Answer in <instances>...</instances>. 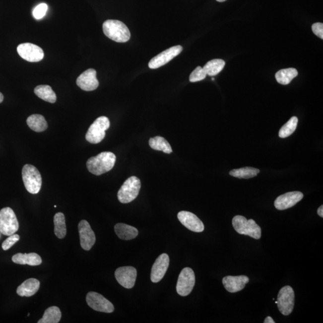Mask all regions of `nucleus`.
<instances>
[{
    "mask_svg": "<svg viewBox=\"0 0 323 323\" xmlns=\"http://www.w3.org/2000/svg\"><path fill=\"white\" fill-rule=\"evenodd\" d=\"M116 157L114 153L104 152L92 157L86 162V167L90 173L100 176L114 167Z\"/></svg>",
    "mask_w": 323,
    "mask_h": 323,
    "instance_id": "f257e3e1",
    "label": "nucleus"
},
{
    "mask_svg": "<svg viewBox=\"0 0 323 323\" xmlns=\"http://www.w3.org/2000/svg\"><path fill=\"white\" fill-rule=\"evenodd\" d=\"M103 29L104 34L116 42L125 43L130 39L129 29L120 20H107L104 22Z\"/></svg>",
    "mask_w": 323,
    "mask_h": 323,
    "instance_id": "f03ea898",
    "label": "nucleus"
},
{
    "mask_svg": "<svg viewBox=\"0 0 323 323\" xmlns=\"http://www.w3.org/2000/svg\"><path fill=\"white\" fill-rule=\"evenodd\" d=\"M232 225L238 234L250 236L256 240L261 238L260 227L254 220H247L242 215H236L232 220Z\"/></svg>",
    "mask_w": 323,
    "mask_h": 323,
    "instance_id": "7ed1b4c3",
    "label": "nucleus"
},
{
    "mask_svg": "<svg viewBox=\"0 0 323 323\" xmlns=\"http://www.w3.org/2000/svg\"><path fill=\"white\" fill-rule=\"evenodd\" d=\"M22 179L25 187L31 194H37L42 185V176L39 170L33 165H24L22 171Z\"/></svg>",
    "mask_w": 323,
    "mask_h": 323,
    "instance_id": "20e7f679",
    "label": "nucleus"
},
{
    "mask_svg": "<svg viewBox=\"0 0 323 323\" xmlns=\"http://www.w3.org/2000/svg\"><path fill=\"white\" fill-rule=\"evenodd\" d=\"M140 189V180L135 176L129 177L119 189L118 194L119 201L123 203L133 201L138 196Z\"/></svg>",
    "mask_w": 323,
    "mask_h": 323,
    "instance_id": "39448f33",
    "label": "nucleus"
},
{
    "mask_svg": "<svg viewBox=\"0 0 323 323\" xmlns=\"http://www.w3.org/2000/svg\"><path fill=\"white\" fill-rule=\"evenodd\" d=\"M110 126L109 119L106 116H101L90 126L86 134V139L90 143L98 144L103 141L106 136V130Z\"/></svg>",
    "mask_w": 323,
    "mask_h": 323,
    "instance_id": "423d86ee",
    "label": "nucleus"
},
{
    "mask_svg": "<svg viewBox=\"0 0 323 323\" xmlns=\"http://www.w3.org/2000/svg\"><path fill=\"white\" fill-rule=\"evenodd\" d=\"M19 223L12 209L5 207L0 210V232L10 236L18 231Z\"/></svg>",
    "mask_w": 323,
    "mask_h": 323,
    "instance_id": "0eeeda50",
    "label": "nucleus"
},
{
    "mask_svg": "<svg viewBox=\"0 0 323 323\" xmlns=\"http://www.w3.org/2000/svg\"><path fill=\"white\" fill-rule=\"evenodd\" d=\"M195 284V275L190 267H185L180 272L177 284V292L182 296L189 295Z\"/></svg>",
    "mask_w": 323,
    "mask_h": 323,
    "instance_id": "6e6552de",
    "label": "nucleus"
},
{
    "mask_svg": "<svg viewBox=\"0 0 323 323\" xmlns=\"http://www.w3.org/2000/svg\"><path fill=\"white\" fill-rule=\"evenodd\" d=\"M278 308L284 316H289L292 313L295 305V292L292 287L285 286L279 291L278 298Z\"/></svg>",
    "mask_w": 323,
    "mask_h": 323,
    "instance_id": "1a4fd4ad",
    "label": "nucleus"
},
{
    "mask_svg": "<svg viewBox=\"0 0 323 323\" xmlns=\"http://www.w3.org/2000/svg\"><path fill=\"white\" fill-rule=\"evenodd\" d=\"M17 51L20 57L31 63L39 62L45 56L43 49L33 43H22L17 46Z\"/></svg>",
    "mask_w": 323,
    "mask_h": 323,
    "instance_id": "9d476101",
    "label": "nucleus"
},
{
    "mask_svg": "<svg viewBox=\"0 0 323 323\" xmlns=\"http://www.w3.org/2000/svg\"><path fill=\"white\" fill-rule=\"evenodd\" d=\"M86 299L89 307L98 312L112 313L115 310L111 302L97 292H89L87 294Z\"/></svg>",
    "mask_w": 323,
    "mask_h": 323,
    "instance_id": "9b49d317",
    "label": "nucleus"
},
{
    "mask_svg": "<svg viewBox=\"0 0 323 323\" xmlns=\"http://www.w3.org/2000/svg\"><path fill=\"white\" fill-rule=\"evenodd\" d=\"M183 51L182 46H175L167 49L152 58L148 63V66L151 69H156L164 66L174 58L179 55Z\"/></svg>",
    "mask_w": 323,
    "mask_h": 323,
    "instance_id": "f8f14e48",
    "label": "nucleus"
},
{
    "mask_svg": "<svg viewBox=\"0 0 323 323\" xmlns=\"http://www.w3.org/2000/svg\"><path fill=\"white\" fill-rule=\"evenodd\" d=\"M137 272L132 266L119 267L115 271V277L118 283L126 289L134 286Z\"/></svg>",
    "mask_w": 323,
    "mask_h": 323,
    "instance_id": "ddd939ff",
    "label": "nucleus"
},
{
    "mask_svg": "<svg viewBox=\"0 0 323 323\" xmlns=\"http://www.w3.org/2000/svg\"><path fill=\"white\" fill-rule=\"evenodd\" d=\"M78 228L81 248L89 251L95 243L96 237L94 232L89 223L84 220H81L78 223Z\"/></svg>",
    "mask_w": 323,
    "mask_h": 323,
    "instance_id": "4468645a",
    "label": "nucleus"
},
{
    "mask_svg": "<svg viewBox=\"0 0 323 323\" xmlns=\"http://www.w3.org/2000/svg\"><path fill=\"white\" fill-rule=\"evenodd\" d=\"M303 197L304 194L301 192H287L276 199L274 202L275 207L278 210H284L295 206L297 203L301 201Z\"/></svg>",
    "mask_w": 323,
    "mask_h": 323,
    "instance_id": "2eb2a0df",
    "label": "nucleus"
},
{
    "mask_svg": "<svg viewBox=\"0 0 323 323\" xmlns=\"http://www.w3.org/2000/svg\"><path fill=\"white\" fill-rule=\"evenodd\" d=\"M76 83L83 91H94L99 86L97 71L92 68L87 69L78 77Z\"/></svg>",
    "mask_w": 323,
    "mask_h": 323,
    "instance_id": "dca6fc26",
    "label": "nucleus"
},
{
    "mask_svg": "<svg viewBox=\"0 0 323 323\" xmlns=\"http://www.w3.org/2000/svg\"><path fill=\"white\" fill-rule=\"evenodd\" d=\"M178 219L183 225L189 230L195 232H202L204 230V225L195 214L192 212L182 211L177 215Z\"/></svg>",
    "mask_w": 323,
    "mask_h": 323,
    "instance_id": "f3484780",
    "label": "nucleus"
},
{
    "mask_svg": "<svg viewBox=\"0 0 323 323\" xmlns=\"http://www.w3.org/2000/svg\"><path fill=\"white\" fill-rule=\"evenodd\" d=\"M169 264H170V258L165 253L160 255L156 258L151 272L150 278L153 283H158L164 278L165 273L167 271Z\"/></svg>",
    "mask_w": 323,
    "mask_h": 323,
    "instance_id": "a211bd4d",
    "label": "nucleus"
},
{
    "mask_svg": "<svg viewBox=\"0 0 323 323\" xmlns=\"http://www.w3.org/2000/svg\"><path fill=\"white\" fill-rule=\"evenodd\" d=\"M249 278L245 275L226 276L223 278V284L226 290L230 293L240 292L249 283Z\"/></svg>",
    "mask_w": 323,
    "mask_h": 323,
    "instance_id": "6ab92c4d",
    "label": "nucleus"
},
{
    "mask_svg": "<svg viewBox=\"0 0 323 323\" xmlns=\"http://www.w3.org/2000/svg\"><path fill=\"white\" fill-rule=\"evenodd\" d=\"M40 281L36 278L27 279L17 287V295L22 297H31L36 294L40 289Z\"/></svg>",
    "mask_w": 323,
    "mask_h": 323,
    "instance_id": "aec40b11",
    "label": "nucleus"
},
{
    "mask_svg": "<svg viewBox=\"0 0 323 323\" xmlns=\"http://www.w3.org/2000/svg\"><path fill=\"white\" fill-rule=\"evenodd\" d=\"M12 261L16 264H28L30 266H38L42 263V258L35 253H31L29 254L17 253L13 256Z\"/></svg>",
    "mask_w": 323,
    "mask_h": 323,
    "instance_id": "412c9836",
    "label": "nucleus"
},
{
    "mask_svg": "<svg viewBox=\"0 0 323 323\" xmlns=\"http://www.w3.org/2000/svg\"><path fill=\"white\" fill-rule=\"evenodd\" d=\"M115 231L118 237L124 240L134 239L138 235V230L134 227L124 223L116 224Z\"/></svg>",
    "mask_w": 323,
    "mask_h": 323,
    "instance_id": "4be33fe9",
    "label": "nucleus"
},
{
    "mask_svg": "<svg viewBox=\"0 0 323 323\" xmlns=\"http://www.w3.org/2000/svg\"><path fill=\"white\" fill-rule=\"evenodd\" d=\"M28 126L35 132L45 131L48 127L44 116L41 115H33L29 116L27 120Z\"/></svg>",
    "mask_w": 323,
    "mask_h": 323,
    "instance_id": "5701e85b",
    "label": "nucleus"
},
{
    "mask_svg": "<svg viewBox=\"0 0 323 323\" xmlns=\"http://www.w3.org/2000/svg\"><path fill=\"white\" fill-rule=\"evenodd\" d=\"M34 93L38 97L48 103H55L57 101V95L49 85H39L34 89Z\"/></svg>",
    "mask_w": 323,
    "mask_h": 323,
    "instance_id": "b1692460",
    "label": "nucleus"
},
{
    "mask_svg": "<svg viewBox=\"0 0 323 323\" xmlns=\"http://www.w3.org/2000/svg\"><path fill=\"white\" fill-rule=\"evenodd\" d=\"M298 72L293 68L281 69L276 72L275 78L279 84L287 85L292 81L294 78L298 76Z\"/></svg>",
    "mask_w": 323,
    "mask_h": 323,
    "instance_id": "393cba45",
    "label": "nucleus"
},
{
    "mask_svg": "<svg viewBox=\"0 0 323 323\" xmlns=\"http://www.w3.org/2000/svg\"><path fill=\"white\" fill-rule=\"evenodd\" d=\"M225 66V61L221 59H214L209 61L202 68L206 75L214 76L220 73Z\"/></svg>",
    "mask_w": 323,
    "mask_h": 323,
    "instance_id": "a878e982",
    "label": "nucleus"
},
{
    "mask_svg": "<svg viewBox=\"0 0 323 323\" xmlns=\"http://www.w3.org/2000/svg\"><path fill=\"white\" fill-rule=\"evenodd\" d=\"M54 232L60 239H63L66 234L65 215L62 212H58L54 215Z\"/></svg>",
    "mask_w": 323,
    "mask_h": 323,
    "instance_id": "bb28decb",
    "label": "nucleus"
},
{
    "mask_svg": "<svg viewBox=\"0 0 323 323\" xmlns=\"http://www.w3.org/2000/svg\"><path fill=\"white\" fill-rule=\"evenodd\" d=\"M149 145L153 150L162 151L163 152L170 154L173 152V150L169 142L164 137L157 136L149 139Z\"/></svg>",
    "mask_w": 323,
    "mask_h": 323,
    "instance_id": "cd10ccee",
    "label": "nucleus"
},
{
    "mask_svg": "<svg viewBox=\"0 0 323 323\" xmlns=\"http://www.w3.org/2000/svg\"><path fill=\"white\" fill-rule=\"evenodd\" d=\"M61 316L59 308L51 307L45 311L44 315L38 323H58L60 322Z\"/></svg>",
    "mask_w": 323,
    "mask_h": 323,
    "instance_id": "c85d7f7f",
    "label": "nucleus"
},
{
    "mask_svg": "<svg viewBox=\"0 0 323 323\" xmlns=\"http://www.w3.org/2000/svg\"><path fill=\"white\" fill-rule=\"evenodd\" d=\"M260 173V170L253 167H244L235 169L229 172V174L232 177L238 179H249L253 178Z\"/></svg>",
    "mask_w": 323,
    "mask_h": 323,
    "instance_id": "c756f323",
    "label": "nucleus"
},
{
    "mask_svg": "<svg viewBox=\"0 0 323 323\" xmlns=\"http://www.w3.org/2000/svg\"><path fill=\"white\" fill-rule=\"evenodd\" d=\"M298 119L295 116L291 118L284 126L282 127L279 131V136L281 138H285L290 136L295 131L298 126Z\"/></svg>",
    "mask_w": 323,
    "mask_h": 323,
    "instance_id": "7c9ffc66",
    "label": "nucleus"
},
{
    "mask_svg": "<svg viewBox=\"0 0 323 323\" xmlns=\"http://www.w3.org/2000/svg\"><path fill=\"white\" fill-rule=\"evenodd\" d=\"M206 77V74L205 72L201 66H199L192 72L190 77H189V80H190L191 82H197V81L205 79Z\"/></svg>",
    "mask_w": 323,
    "mask_h": 323,
    "instance_id": "2f4dec72",
    "label": "nucleus"
},
{
    "mask_svg": "<svg viewBox=\"0 0 323 323\" xmlns=\"http://www.w3.org/2000/svg\"><path fill=\"white\" fill-rule=\"evenodd\" d=\"M48 8V5L45 3L38 5L33 10V14L34 18L37 20L42 19L46 15Z\"/></svg>",
    "mask_w": 323,
    "mask_h": 323,
    "instance_id": "473e14b6",
    "label": "nucleus"
},
{
    "mask_svg": "<svg viewBox=\"0 0 323 323\" xmlns=\"http://www.w3.org/2000/svg\"><path fill=\"white\" fill-rule=\"evenodd\" d=\"M20 239V237L17 234H13L9 236L2 244V248L5 251L10 249L14 244H15Z\"/></svg>",
    "mask_w": 323,
    "mask_h": 323,
    "instance_id": "72a5a7b5",
    "label": "nucleus"
},
{
    "mask_svg": "<svg viewBox=\"0 0 323 323\" xmlns=\"http://www.w3.org/2000/svg\"><path fill=\"white\" fill-rule=\"evenodd\" d=\"M312 30L314 34L320 39H323V23H316L312 26Z\"/></svg>",
    "mask_w": 323,
    "mask_h": 323,
    "instance_id": "f704fd0d",
    "label": "nucleus"
},
{
    "mask_svg": "<svg viewBox=\"0 0 323 323\" xmlns=\"http://www.w3.org/2000/svg\"><path fill=\"white\" fill-rule=\"evenodd\" d=\"M274 320H273L272 317L269 316L267 317L265 320H264V323H275Z\"/></svg>",
    "mask_w": 323,
    "mask_h": 323,
    "instance_id": "c9c22d12",
    "label": "nucleus"
},
{
    "mask_svg": "<svg viewBox=\"0 0 323 323\" xmlns=\"http://www.w3.org/2000/svg\"><path fill=\"white\" fill-rule=\"evenodd\" d=\"M317 213L319 215V216L323 217V205H321L317 210Z\"/></svg>",
    "mask_w": 323,
    "mask_h": 323,
    "instance_id": "e433bc0d",
    "label": "nucleus"
},
{
    "mask_svg": "<svg viewBox=\"0 0 323 323\" xmlns=\"http://www.w3.org/2000/svg\"><path fill=\"white\" fill-rule=\"evenodd\" d=\"M4 100L3 95L0 92V103H2V101Z\"/></svg>",
    "mask_w": 323,
    "mask_h": 323,
    "instance_id": "4c0bfd02",
    "label": "nucleus"
},
{
    "mask_svg": "<svg viewBox=\"0 0 323 323\" xmlns=\"http://www.w3.org/2000/svg\"><path fill=\"white\" fill-rule=\"evenodd\" d=\"M218 2H224L226 1V0H216Z\"/></svg>",
    "mask_w": 323,
    "mask_h": 323,
    "instance_id": "58836bf2",
    "label": "nucleus"
}]
</instances>
